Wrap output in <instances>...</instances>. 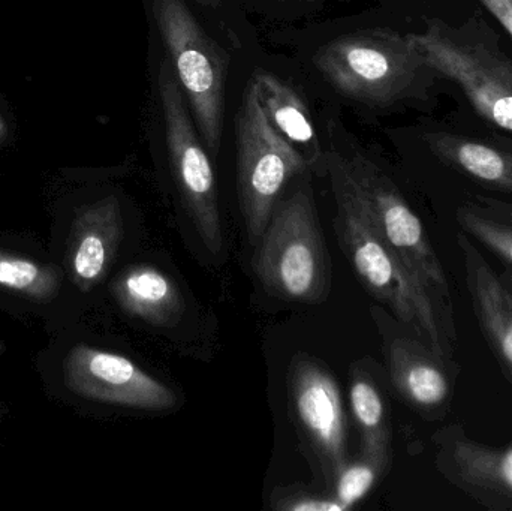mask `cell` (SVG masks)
Masks as SVG:
<instances>
[{"mask_svg": "<svg viewBox=\"0 0 512 511\" xmlns=\"http://www.w3.org/2000/svg\"><path fill=\"white\" fill-rule=\"evenodd\" d=\"M239 203L251 245H258L289 180L309 162L268 123L254 83H249L236 122Z\"/></svg>", "mask_w": 512, "mask_h": 511, "instance_id": "52a82bcc", "label": "cell"}, {"mask_svg": "<svg viewBox=\"0 0 512 511\" xmlns=\"http://www.w3.org/2000/svg\"><path fill=\"white\" fill-rule=\"evenodd\" d=\"M113 293L126 312L155 326H171L183 312L176 282L146 264L123 270L114 281Z\"/></svg>", "mask_w": 512, "mask_h": 511, "instance_id": "2e32d148", "label": "cell"}, {"mask_svg": "<svg viewBox=\"0 0 512 511\" xmlns=\"http://www.w3.org/2000/svg\"><path fill=\"white\" fill-rule=\"evenodd\" d=\"M270 507L277 511H346L336 497H324L301 486L277 488L271 494Z\"/></svg>", "mask_w": 512, "mask_h": 511, "instance_id": "7402d4cb", "label": "cell"}, {"mask_svg": "<svg viewBox=\"0 0 512 511\" xmlns=\"http://www.w3.org/2000/svg\"><path fill=\"white\" fill-rule=\"evenodd\" d=\"M393 464V449H360L357 458L348 461L334 483V497L351 510L387 476Z\"/></svg>", "mask_w": 512, "mask_h": 511, "instance_id": "d6986e66", "label": "cell"}, {"mask_svg": "<svg viewBox=\"0 0 512 511\" xmlns=\"http://www.w3.org/2000/svg\"><path fill=\"white\" fill-rule=\"evenodd\" d=\"M65 380L77 395L144 411L173 410L176 393L134 362L108 351L75 347L65 360Z\"/></svg>", "mask_w": 512, "mask_h": 511, "instance_id": "8fae6325", "label": "cell"}, {"mask_svg": "<svg viewBox=\"0 0 512 511\" xmlns=\"http://www.w3.org/2000/svg\"><path fill=\"white\" fill-rule=\"evenodd\" d=\"M286 384L292 422L304 450L316 465L315 471L333 489L348 462L345 411L336 378L324 363L297 354L289 366Z\"/></svg>", "mask_w": 512, "mask_h": 511, "instance_id": "9c48e42d", "label": "cell"}, {"mask_svg": "<svg viewBox=\"0 0 512 511\" xmlns=\"http://www.w3.org/2000/svg\"><path fill=\"white\" fill-rule=\"evenodd\" d=\"M313 63L337 92L372 107L424 98L436 75L412 33L391 29L340 36L319 48Z\"/></svg>", "mask_w": 512, "mask_h": 511, "instance_id": "7a4b0ae2", "label": "cell"}, {"mask_svg": "<svg viewBox=\"0 0 512 511\" xmlns=\"http://www.w3.org/2000/svg\"><path fill=\"white\" fill-rule=\"evenodd\" d=\"M336 198L334 233L343 254L367 293L390 309L399 323L420 336L439 357L460 368L441 312L429 291L406 269L373 224L352 183L343 156L327 159Z\"/></svg>", "mask_w": 512, "mask_h": 511, "instance_id": "6da1fadb", "label": "cell"}, {"mask_svg": "<svg viewBox=\"0 0 512 511\" xmlns=\"http://www.w3.org/2000/svg\"><path fill=\"white\" fill-rule=\"evenodd\" d=\"M502 281H504V284L507 285L508 290L512 293V269L511 267H507V269L502 272L501 275Z\"/></svg>", "mask_w": 512, "mask_h": 511, "instance_id": "484cf974", "label": "cell"}, {"mask_svg": "<svg viewBox=\"0 0 512 511\" xmlns=\"http://www.w3.org/2000/svg\"><path fill=\"white\" fill-rule=\"evenodd\" d=\"M430 152L484 188L512 195V149L450 132L424 135Z\"/></svg>", "mask_w": 512, "mask_h": 511, "instance_id": "9a60e30c", "label": "cell"}, {"mask_svg": "<svg viewBox=\"0 0 512 511\" xmlns=\"http://www.w3.org/2000/svg\"><path fill=\"white\" fill-rule=\"evenodd\" d=\"M59 285L56 270L0 252V287L45 300L54 296Z\"/></svg>", "mask_w": 512, "mask_h": 511, "instance_id": "44dd1931", "label": "cell"}, {"mask_svg": "<svg viewBox=\"0 0 512 511\" xmlns=\"http://www.w3.org/2000/svg\"><path fill=\"white\" fill-rule=\"evenodd\" d=\"M200 5L206 6V8H219L222 5V0H197Z\"/></svg>", "mask_w": 512, "mask_h": 511, "instance_id": "4316f807", "label": "cell"}, {"mask_svg": "<svg viewBox=\"0 0 512 511\" xmlns=\"http://www.w3.org/2000/svg\"><path fill=\"white\" fill-rule=\"evenodd\" d=\"M460 230L489 249L512 269V224L484 212L474 201L462 204L456 210Z\"/></svg>", "mask_w": 512, "mask_h": 511, "instance_id": "ffe728a7", "label": "cell"}, {"mask_svg": "<svg viewBox=\"0 0 512 511\" xmlns=\"http://www.w3.org/2000/svg\"><path fill=\"white\" fill-rule=\"evenodd\" d=\"M436 470L453 488L493 511H512V441L489 446L459 423L432 435Z\"/></svg>", "mask_w": 512, "mask_h": 511, "instance_id": "30bf717a", "label": "cell"}, {"mask_svg": "<svg viewBox=\"0 0 512 511\" xmlns=\"http://www.w3.org/2000/svg\"><path fill=\"white\" fill-rule=\"evenodd\" d=\"M475 204L484 212L502 221L512 224V203L510 201L499 200V198L486 197V195H478L475 197Z\"/></svg>", "mask_w": 512, "mask_h": 511, "instance_id": "603a6c76", "label": "cell"}, {"mask_svg": "<svg viewBox=\"0 0 512 511\" xmlns=\"http://www.w3.org/2000/svg\"><path fill=\"white\" fill-rule=\"evenodd\" d=\"M352 183L385 242L435 300L451 341L457 344L454 303L444 266L423 222L393 180L363 156L345 159Z\"/></svg>", "mask_w": 512, "mask_h": 511, "instance_id": "5b68a950", "label": "cell"}, {"mask_svg": "<svg viewBox=\"0 0 512 511\" xmlns=\"http://www.w3.org/2000/svg\"><path fill=\"white\" fill-rule=\"evenodd\" d=\"M456 243L475 320L512 386V293L469 234L457 231Z\"/></svg>", "mask_w": 512, "mask_h": 511, "instance_id": "4fadbf2b", "label": "cell"}, {"mask_svg": "<svg viewBox=\"0 0 512 511\" xmlns=\"http://www.w3.org/2000/svg\"><path fill=\"white\" fill-rule=\"evenodd\" d=\"M412 36L427 65L454 81L483 119L512 131V59L504 51L441 20H427Z\"/></svg>", "mask_w": 512, "mask_h": 511, "instance_id": "8992f818", "label": "cell"}, {"mask_svg": "<svg viewBox=\"0 0 512 511\" xmlns=\"http://www.w3.org/2000/svg\"><path fill=\"white\" fill-rule=\"evenodd\" d=\"M512 36V0H481Z\"/></svg>", "mask_w": 512, "mask_h": 511, "instance_id": "cb8c5ba5", "label": "cell"}, {"mask_svg": "<svg viewBox=\"0 0 512 511\" xmlns=\"http://www.w3.org/2000/svg\"><path fill=\"white\" fill-rule=\"evenodd\" d=\"M153 17L210 158L221 150L227 62L185 0H153Z\"/></svg>", "mask_w": 512, "mask_h": 511, "instance_id": "277c9868", "label": "cell"}, {"mask_svg": "<svg viewBox=\"0 0 512 511\" xmlns=\"http://www.w3.org/2000/svg\"><path fill=\"white\" fill-rule=\"evenodd\" d=\"M122 239V216L116 198H105L78 219L71 251L72 273L83 290L101 281Z\"/></svg>", "mask_w": 512, "mask_h": 511, "instance_id": "5bb4252c", "label": "cell"}, {"mask_svg": "<svg viewBox=\"0 0 512 511\" xmlns=\"http://www.w3.org/2000/svg\"><path fill=\"white\" fill-rule=\"evenodd\" d=\"M159 95L174 183L204 245L213 255H219L224 251V230L212 162L168 63L159 72Z\"/></svg>", "mask_w": 512, "mask_h": 511, "instance_id": "ba28073f", "label": "cell"}, {"mask_svg": "<svg viewBox=\"0 0 512 511\" xmlns=\"http://www.w3.org/2000/svg\"><path fill=\"white\" fill-rule=\"evenodd\" d=\"M388 374L400 398L429 420L444 419L453 404L460 368L439 357L420 336L402 333L399 321L382 317Z\"/></svg>", "mask_w": 512, "mask_h": 511, "instance_id": "7c38bea8", "label": "cell"}, {"mask_svg": "<svg viewBox=\"0 0 512 511\" xmlns=\"http://www.w3.org/2000/svg\"><path fill=\"white\" fill-rule=\"evenodd\" d=\"M252 83L271 128L298 152L304 149L306 161L315 164L321 156L318 138L298 93L270 72H255Z\"/></svg>", "mask_w": 512, "mask_h": 511, "instance_id": "e0dca14e", "label": "cell"}, {"mask_svg": "<svg viewBox=\"0 0 512 511\" xmlns=\"http://www.w3.org/2000/svg\"><path fill=\"white\" fill-rule=\"evenodd\" d=\"M331 270L312 189L303 183L274 206L255 246L254 272L270 296L319 305L330 296Z\"/></svg>", "mask_w": 512, "mask_h": 511, "instance_id": "3957f363", "label": "cell"}, {"mask_svg": "<svg viewBox=\"0 0 512 511\" xmlns=\"http://www.w3.org/2000/svg\"><path fill=\"white\" fill-rule=\"evenodd\" d=\"M11 125L0 107V144L8 143L11 140Z\"/></svg>", "mask_w": 512, "mask_h": 511, "instance_id": "d4e9b609", "label": "cell"}, {"mask_svg": "<svg viewBox=\"0 0 512 511\" xmlns=\"http://www.w3.org/2000/svg\"><path fill=\"white\" fill-rule=\"evenodd\" d=\"M352 416L360 449H393V428L382 390L366 369L355 368L349 383Z\"/></svg>", "mask_w": 512, "mask_h": 511, "instance_id": "ac0fdd59", "label": "cell"}]
</instances>
